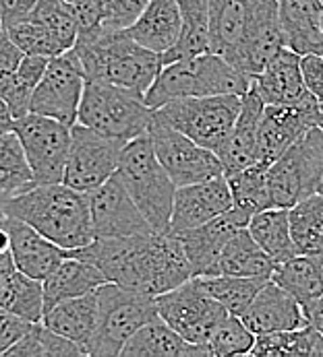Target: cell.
I'll return each instance as SVG.
<instances>
[{"mask_svg": "<svg viewBox=\"0 0 323 357\" xmlns=\"http://www.w3.org/2000/svg\"><path fill=\"white\" fill-rule=\"evenodd\" d=\"M286 46L278 0H210V50L249 79Z\"/></svg>", "mask_w": 323, "mask_h": 357, "instance_id": "obj_1", "label": "cell"}, {"mask_svg": "<svg viewBox=\"0 0 323 357\" xmlns=\"http://www.w3.org/2000/svg\"><path fill=\"white\" fill-rule=\"evenodd\" d=\"M0 211L29 223L66 250L87 246L96 240L87 195L64 182L36 184L21 195L0 199Z\"/></svg>", "mask_w": 323, "mask_h": 357, "instance_id": "obj_2", "label": "cell"}, {"mask_svg": "<svg viewBox=\"0 0 323 357\" xmlns=\"http://www.w3.org/2000/svg\"><path fill=\"white\" fill-rule=\"evenodd\" d=\"M73 50L87 79L131 89L143 98L164 66L162 54L141 46L127 31L79 33Z\"/></svg>", "mask_w": 323, "mask_h": 357, "instance_id": "obj_3", "label": "cell"}, {"mask_svg": "<svg viewBox=\"0 0 323 357\" xmlns=\"http://www.w3.org/2000/svg\"><path fill=\"white\" fill-rule=\"evenodd\" d=\"M251 87V79L234 68L226 58L214 52H206L191 58H180L164 64L154 85L145 93V103L156 109L164 103L182 98L206 96H245Z\"/></svg>", "mask_w": 323, "mask_h": 357, "instance_id": "obj_4", "label": "cell"}, {"mask_svg": "<svg viewBox=\"0 0 323 357\" xmlns=\"http://www.w3.org/2000/svg\"><path fill=\"white\" fill-rule=\"evenodd\" d=\"M116 174L154 231H170L176 184L158 159L150 132L129 141L122 147Z\"/></svg>", "mask_w": 323, "mask_h": 357, "instance_id": "obj_5", "label": "cell"}, {"mask_svg": "<svg viewBox=\"0 0 323 357\" xmlns=\"http://www.w3.org/2000/svg\"><path fill=\"white\" fill-rule=\"evenodd\" d=\"M77 122L112 139L124 143L150 132L154 109L145 98L104 81H85Z\"/></svg>", "mask_w": 323, "mask_h": 357, "instance_id": "obj_6", "label": "cell"}, {"mask_svg": "<svg viewBox=\"0 0 323 357\" xmlns=\"http://www.w3.org/2000/svg\"><path fill=\"white\" fill-rule=\"evenodd\" d=\"M98 304L100 318L89 349L92 357L120 356L127 341L158 316L154 296L110 281L98 287Z\"/></svg>", "mask_w": 323, "mask_h": 357, "instance_id": "obj_7", "label": "cell"}, {"mask_svg": "<svg viewBox=\"0 0 323 357\" xmlns=\"http://www.w3.org/2000/svg\"><path fill=\"white\" fill-rule=\"evenodd\" d=\"M241 105L243 96L236 93L182 98L156 107L154 118L180 130L201 147L217 151L230 135L238 118Z\"/></svg>", "mask_w": 323, "mask_h": 357, "instance_id": "obj_8", "label": "cell"}, {"mask_svg": "<svg viewBox=\"0 0 323 357\" xmlns=\"http://www.w3.org/2000/svg\"><path fill=\"white\" fill-rule=\"evenodd\" d=\"M271 206L290 208L320 192L323 182V128H309L268 167Z\"/></svg>", "mask_w": 323, "mask_h": 357, "instance_id": "obj_9", "label": "cell"}, {"mask_svg": "<svg viewBox=\"0 0 323 357\" xmlns=\"http://www.w3.org/2000/svg\"><path fill=\"white\" fill-rule=\"evenodd\" d=\"M156 306L160 318H164L180 337L201 347H208L214 331L228 316V310L215 302L195 277L166 294L156 296Z\"/></svg>", "mask_w": 323, "mask_h": 357, "instance_id": "obj_10", "label": "cell"}, {"mask_svg": "<svg viewBox=\"0 0 323 357\" xmlns=\"http://www.w3.org/2000/svg\"><path fill=\"white\" fill-rule=\"evenodd\" d=\"M13 130L25 149L36 184L62 182L71 149V126L29 112L13 122Z\"/></svg>", "mask_w": 323, "mask_h": 357, "instance_id": "obj_11", "label": "cell"}, {"mask_svg": "<svg viewBox=\"0 0 323 357\" xmlns=\"http://www.w3.org/2000/svg\"><path fill=\"white\" fill-rule=\"evenodd\" d=\"M124 145V141L104 137L79 122L73 124L62 182L79 192H92L116 174Z\"/></svg>", "mask_w": 323, "mask_h": 357, "instance_id": "obj_12", "label": "cell"}, {"mask_svg": "<svg viewBox=\"0 0 323 357\" xmlns=\"http://www.w3.org/2000/svg\"><path fill=\"white\" fill-rule=\"evenodd\" d=\"M85 81V70L75 50L54 56L34 91L29 112L60 120L69 126L77 124Z\"/></svg>", "mask_w": 323, "mask_h": 357, "instance_id": "obj_13", "label": "cell"}, {"mask_svg": "<svg viewBox=\"0 0 323 357\" xmlns=\"http://www.w3.org/2000/svg\"><path fill=\"white\" fill-rule=\"evenodd\" d=\"M150 137L154 143L156 155L162 161L164 169L178 186L203 182L224 174L222 161L215 151L201 147L180 130L164 124L154 118L150 126Z\"/></svg>", "mask_w": 323, "mask_h": 357, "instance_id": "obj_14", "label": "cell"}, {"mask_svg": "<svg viewBox=\"0 0 323 357\" xmlns=\"http://www.w3.org/2000/svg\"><path fill=\"white\" fill-rule=\"evenodd\" d=\"M87 203L96 238H129L154 231L118 174L87 192Z\"/></svg>", "mask_w": 323, "mask_h": 357, "instance_id": "obj_15", "label": "cell"}, {"mask_svg": "<svg viewBox=\"0 0 323 357\" xmlns=\"http://www.w3.org/2000/svg\"><path fill=\"white\" fill-rule=\"evenodd\" d=\"M322 120L315 96H309L305 102L294 105H266L257 137V163L271 165L309 128L320 126Z\"/></svg>", "mask_w": 323, "mask_h": 357, "instance_id": "obj_16", "label": "cell"}, {"mask_svg": "<svg viewBox=\"0 0 323 357\" xmlns=\"http://www.w3.org/2000/svg\"><path fill=\"white\" fill-rule=\"evenodd\" d=\"M251 215L253 213H249L247 208L232 206L230 211L210 219L203 225L176 234L182 242L185 255L191 262L193 277L214 275L215 262L222 255V250L226 248V244L238 229L249 225Z\"/></svg>", "mask_w": 323, "mask_h": 357, "instance_id": "obj_17", "label": "cell"}, {"mask_svg": "<svg viewBox=\"0 0 323 357\" xmlns=\"http://www.w3.org/2000/svg\"><path fill=\"white\" fill-rule=\"evenodd\" d=\"M232 206V190L224 174L203 182L178 186L170 217V234H180L185 229L203 225Z\"/></svg>", "mask_w": 323, "mask_h": 357, "instance_id": "obj_18", "label": "cell"}, {"mask_svg": "<svg viewBox=\"0 0 323 357\" xmlns=\"http://www.w3.org/2000/svg\"><path fill=\"white\" fill-rule=\"evenodd\" d=\"M241 318L255 335L296 331L309 324L305 306L273 279L266 281V285L259 289L251 306L241 314Z\"/></svg>", "mask_w": 323, "mask_h": 357, "instance_id": "obj_19", "label": "cell"}, {"mask_svg": "<svg viewBox=\"0 0 323 357\" xmlns=\"http://www.w3.org/2000/svg\"><path fill=\"white\" fill-rule=\"evenodd\" d=\"M0 223L6 227L10 236V255L15 258L17 266L27 273L29 277H36L44 281L54 268L69 256V250L54 244L44 234H40L29 223L4 215L0 211Z\"/></svg>", "mask_w": 323, "mask_h": 357, "instance_id": "obj_20", "label": "cell"}, {"mask_svg": "<svg viewBox=\"0 0 323 357\" xmlns=\"http://www.w3.org/2000/svg\"><path fill=\"white\" fill-rule=\"evenodd\" d=\"M251 89L266 105H294L313 96L303 79L301 54L282 48L268 66L251 79Z\"/></svg>", "mask_w": 323, "mask_h": 357, "instance_id": "obj_21", "label": "cell"}, {"mask_svg": "<svg viewBox=\"0 0 323 357\" xmlns=\"http://www.w3.org/2000/svg\"><path fill=\"white\" fill-rule=\"evenodd\" d=\"M264 109H266V103L249 87V91L243 96V105H241L238 118L230 135L226 137L222 147L215 151L222 161L224 176H230L234 172H241L257 163V137H259Z\"/></svg>", "mask_w": 323, "mask_h": 357, "instance_id": "obj_22", "label": "cell"}, {"mask_svg": "<svg viewBox=\"0 0 323 357\" xmlns=\"http://www.w3.org/2000/svg\"><path fill=\"white\" fill-rule=\"evenodd\" d=\"M98 318H100V304H98V289H96L87 296L71 298L56 304L44 314L42 322L56 333H60L62 337L71 339L83 351V356H89L98 331Z\"/></svg>", "mask_w": 323, "mask_h": 357, "instance_id": "obj_23", "label": "cell"}, {"mask_svg": "<svg viewBox=\"0 0 323 357\" xmlns=\"http://www.w3.org/2000/svg\"><path fill=\"white\" fill-rule=\"evenodd\" d=\"M286 46L296 54H323V0H278Z\"/></svg>", "mask_w": 323, "mask_h": 357, "instance_id": "obj_24", "label": "cell"}, {"mask_svg": "<svg viewBox=\"0 0 323 357\" xmlns=\"http://www.w3.org/2000/svg\"><path fill=\"white\" fill-rule=\"evenodd\" d=\"M0 306L29 322L44 318V283L23 273L10 250L0 255Z\"/></svg>", "mask_w": 323, "mask_h": 357, "instance_id": "obj_25", "label": "cell"}, {"mask_svg": "<svg viewBox=\"0 0 323 357\" xmlns=\"http://www.w3.org/2000/svg\"><path fill=\"white\" fill-rule=\"evenodd\" d=\"M135 42L150 50L166 54L182 33V13L176 0H150L139 19L124 29Z\"/></svg>", "mask_w": 323, "mask_h": 357, "instance_id": "obj_26", "label": "cell"}, {"mask_svg": "<svg viewBox=\"0 0 323 357\" xmlns=\"http://www.w3.org/2000/svg\"><path fill=\"white\" fill-rule=\"evenodd\" d=\"M42 283H44V314H46L50 307L64 300L96 291L98 287L108 283V279L96 264L79 256L69 255Z\"/></svg>", "mask_w": 323, "mask_h": 357, "instance_id": "obj_27", "label": "cell"}, {"mask_svg": "<svg viewBox=\"0 0 323 357\" xmlns=\"http://www.w3.org/2000/svg\"><path fill=\"white\" fill-rule=\"evenodd\" d=\"M210 356L208 347L193 345L180 337L160 314L141 326L122 347L120 357H199Z\"/></svg>", "mask_w": 323, "mask_h": 357, "instance_id": "obj_28", "label": "cell"}, {"mask_svg": "<svg viewBox=\"0 0 323 357\" xmlns=\"http://www.w3.org/2000/svg\"><path fill=\"white\" fill-rule=\"evenodd\" d=\"M150 0H79L73 4L79 33L89 31H124L129 29Z\"/></svg>", "mask_w": 323, "mask_h": 357, "instance_id": "obj_29", "label": "cell"}, {"mask_svg": "<svg viewBox=\"0 0 323 357\" xmlns=\"http://www.w3.org/2000/svg\"><path fill=\"white\" fill-rule=\"evenodd\" d=\"M271 279L307 310L323 296V255H294L273 266Z\"/></svg>", "mask_w": 323, "mask_h": 357, "instance_id": "obj_30", "label": "cell"}, {"mask_svg": "<svg viewBox=\"0 0 323 357\" xmlns=\"http://www.w3.org/2000/svg\"><path fill=\"white\" fill-rule=\"evenodd\" d=\"M275 262L255 242L249 227L238 229L217 258L214 275H238V277H266L271 279Z\"/></svg>", "mask_w": 323, "mask_h": 357, "instance_id": "obj_31", "label": "cell"}, {"mask_svg": "<svg viewBox=\"0 0 323 357\" xmlns=\"http://www.w3.org/2000/svg\"><path fill=\"white\" fill-rule=\"evenodd\" d=\"M249 231L255 238V242L266 250L269 258L280 264L296 252L292 231H290V217L288 208L284 206H268L264 211H257L249 219Z\"/></svg>", "mask_w": 323, "mask_h": 357, "instance_id": "obj_32", "label": "cell"}, {"mask_svg": "<svg viewBox=\"0 0 323 357\" xmlns=\"http://www.w3.org/2000/svg\"><path fill=\"white\" fill-rule=\"evenodd\" d=\"M182 13V33L178 44L162 54L164 64L199 56L210 50V0H176Z\"/></svg>", "mask_w": 323, "mask_h": 357, "instance_id": "obj_33", "label": "cell"}, {"mask_svg": "<svg viewBox=\"0 0 323 357\" xmlns=\"http://www.w3.org/2000/svg\"><path fill=\"white\" fill-rule=\"evenodd\" d=\"M48 62H50L48 56L25 54L21 64L17 66V70L0 81V98L6 102L15 120L29 114L34 91L38 87L40 79L44 77Z\"/></svg>", "mask_w": 323, "mask_h": 357, "instance_id": "obj_34", "label": "cell"}, {"mask_svg": "<svg viewBox=\"0 0 323 357\" xmlns=\"http://www.w3.org/2000/svg\"><path fill=\"white\" fill-rule=\"evenodd\" d=\"M253 357H323V335L309 322L296 331L257 335Z\"/></svg>", "mask_w": 323, "mask_h": 357, "instance_id": "obj_35", "label": "cell"}, {"mask_svg": "<svg viewBox=\"0 0 323 357\" xmlns=\"http://www.w3.org/2000/svg\"><path fill=\"white\" fill-rule=\"evenodd\" d=\"M36 186L25 149L13 128L0 130V199L21 195Z\"/></svg>", "mask_w": 323, "mask_h": 357, "instance_id": "obj_36", "label": "cell"}, {"mask_svg": "<svg viewBox=\"0 0 323 357\" xmlns=\"http://www.w3.org/2000/svg\"><path fill=\"white\" fill-rule=\"evenodd\" d=\"M197 283L228 310V314L241 316L259 289L266 285V277H238V275H206V277H195Z\"/></svg>", "mask_w": 323, "mask_h": 357, "instance_id": "obj_37", "label": "cell"}, {"mask_svg": "<svg viewBox=\"0 0 323 357\" xmlns=\"http://www.w3.org/2000/svg\"><path fill=\"white\" fill-rule=\"evenodd\" d=\"M290 231L299 255H323V197L320 192L288 208Z\"/></svg>", "mask_w": 323, "mask_h": 357, "instance_id": "obj_38", "label": "cell"}, {"mask_svg": "<svg viewBox=\"0 0 323 357\" xmlns=\"http://www.w3.org/2000/svg\"><path fill=\"white\" fill-rule=\"evenodd\" d=\"M268 167L266 163H253L241 172H234L228 178L234 206L247 208L249 213H257L271 206V195H269Z\"/></svg>", "mask_w": 323, "mask_h": 357, "instance_id": "obj_39", "label": "cell"}, {"mask_svg": "<svg viewBox=\"0 0 323 357\" xmlns=\"http://www.w3.org/2000/svg\"><path fill=\"white\" fill-rule=\"evenodd\" d=\"M8 357H75L83 351L66 337L52 331L44 322H34L29 333L8 349Z\"/></svg>", "mask_w": 323, "mask_h": 357, "instance_id": "obj_40", "label": "cell"}, {"mask_svg": "<svg viewBox=\"0 0 323 357\" xmlns=\"http://www.w3.org/2000/svg\"><path fill=\"white\" fill-rule=\"evenodd\" d=\"M4 31L25 54L48 56V58L62 54L58 42L48 31V27L31 10L27 15H23V17H17V19L4 23Z\"/></svg>", "mask_w": 323, "mask_h": 357, "instance_id": "obj_41", "label": "cell"}, {"mask_svg": "<svg viewBox=\"0 0 323 357\" xmlns=\"http://www.w3.org/2000/svg\"><path fill=\"white\" fill-rule=\"evenodd\" d=\"M31 13L48 27V31L58 42L60 50H73L79 38V23L73 4L64 0H38Z\"/></svg>", "mask_w": 323, "mask_h": 357, "instance_id": "obj_42", "label": "cell"}, {"mask_svg": "<svg viewBox=\"0 0 323 357\" xmlns=\"http://www.w3.org/2000/svg\"><path fill=\"white\" fill-rule=\"evenodd\" d=\"M255 341H257V335L243 322V318L228 314L214 331L208 343V349L212 357L251 356Z\"/></svg>", "mask_w": 323, "mask_h": 357, "instance_id": "obj_43", "label": "cell"}, {"mask_svg": "<svg viewBox=\"0 0 323 357\" xmlns=\"http://www.w3.org/2000/svg\"><path fill=\"white\" fill-rule=\"evenodd\" d=\"M34 326V322L17 316L15 312L0 306V357L6 356L13 345H17Z\"/></svg>", "mask_w": 323, "mask_h": 357, "instance_id": "obj_44", "label": "cell"}, {"mask_svg": "<svg viewBox=\"0 0 323 357\" xmlns=\"http://www.w3.org/2000/svg\"><path fill=\"white\" fill-rule=\"evenodd\" d=\"M301 70L307 89L317 98V102L323 100V54H303Z\"/></svg>", "mask_w": 323, "mask_h": 357, "instance_id": "obj_45", "label": "cell"}, {"mask_svg": "<svg viewBox=\"0 0 323 357\" xmlns=\"http://www.w3.org/2000/svg\"><path fill=\"white\" fill-rule=\"evenodd\" d=\"M38 0H0V13H2V27L4 23L27 15Z\"/></svg>", "mask_w": 323, "mask_h": 357, "instance_id": "obj_46", "label": "cell"}, {"mask_svg": "<svg viewBox=\"0 0 323 357\" xmlns=\"http://www.w3.org/2000/svg\"><path fill=\"white\" fill-rule=\"evenodd\" d=\"M307 316H309V322L323 335V296L307 307Z\"/></svg>", "mask_w": 323, "mask_h": 357, "instance_id": "obj_47", "label": "cell"}, {"mask_svg": "<svg viewBox=\"0 0 323 357\" xmlns=\"http://www.w3.org/2000/svg\"><path fill=\"white\" fill-rule=\"evenodd\" d=\"M13 122H15V118H13V114L8 109V105L0 98V130L13 128Z\"/></svg>", "mask_w": 323, "mask_h": 357, "instance_id": "obj_48", "label": "cell"}, {"mask_svg": "<svg viewBox=\"0 0 323 357\" xmlns=\"http://www.w3.org/2000/svg\"><path fill=\"white\" fill-rule=\"evenodd\" d=\"M10 250V236L6 231V227L0 223V255L2 252H8Z\"/></svg>", "mask_w": 323, "mask_h": 357, "instance_id": "obj_49", "label": "cell"}, {"mask_svg": "<svg viewBox=\"0 0 323 357\" xmlns=\"http://www.w3.org/2000/svg\"><path fill=\"white\" fill-rule=\"evenodd\" d=\"M320 112H322V116H323V100H320Z\"/></svg>", "mask_w": 323, "mask_h": 357, "instance_id": "obj_50", "label": "cell"}, {"mask_svg": "<svg viewBox=\"0 0 323 357\" xmlns=\"http://www.w3.org/2000/svg\"><path fill=\"white\" fill-rule=\"evenodd\" d=\"M64 2H69V4H75V2H79V0H64Z\"/></svg>", "mask_w": 323, "mask_h": 357, "instance_id": "obj_51", "label": "cell"}, {"mask_svg": "<svg viewBox=\"0 0 323 357\" xmlns=\"http://www.w3.org/2000/svg\"><path fill=\"white\" fill-rule=\"evenodd\" d=\"M4 27H2V13H0V31H2Z\"/></svg>", "mask_w": 323, "mask_h": 357, "instance_id": "obj_52", "label": "cell"}, {"mask_svg": "<svg viewBox=\"0 0 323 357\" xmlns=\"http://www.w3.org/2000/svg\"><path fill=\"white\" fill-rule=\"evenodd\" d=\"M320 195L323 197V182H322V186H320Z\"/></svg>", "mask_w": 323, "mask_h": 357, "instance_id": "obj_53", "label": "cell"}, {"mask_svg": "<svg viewBox=\"0 0 323 357\" xmlns=\"http://www.w3.org/2000/svg\"><path fill=\"white\" fill-rule=\"evenodd\" d=\"M320 126H322V128H323V120H322V122H320Z\"/></svg>", "mask_w": 323, "mask_h": 357, "instance_id": "obj_54", "label": "cell"}]
</instances>
